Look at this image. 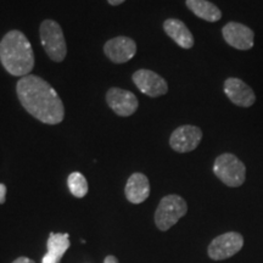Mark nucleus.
I'll return each mask as SVG.
<instances>
[{
    "label": "nucleus",
    "mask_w": 263,
    "mask_h": 263,
    "mask_svg": "<svg viewBox=\"0 0 263 263\" xmlns=\"http://www.w3.org/2000/svg\"><path fill=\"white\" fill-rule=\"evenodd\" d=\"M20 103L28 114L45 124H59L65 117V107L57 90L38 76L22 77L16 85Z\"/></svg>",
    "instance_id": "1"
},
{
    "label": "nucleus",
    "mask_w": 263,
    "mask_h": 263,
    "mask_svg": "<svg viewBox=\"0 0 263 263\" xmlns=\"http://www.w3.org/2000/svg\"><path fill=\"white\" fill-rule=\"evenodd\" d=\"M0 61L12 76H28L34 67V54L27 37L21 31H10L0 42Z\"/></svg>",
    "instance_id": "2"
},
{
    "label": "nucleus",
    "mask_w": 263,
    "mask_h": 263,
    "mask_svg": "<svg viewBox=\"0 0 263 263\" xmlns=\"http://www.w3.org/2000/svg\"><path fill=\"white\" fill-rule=\"evenodd\" d=\"M213 173L223 184L230 188L241 186L246 179L244 162L230 153H224L217 157L213 163Z\"/></svg>",
    "instance_id": "3"
},
{
    "label": "nucleus",
    "mask_w": 263,
    "mask_h": 263,
    "mask_svg": "<svg viewBox=\"0 0 263 263\" xmlns=\"http://www.w3.org/2000/svg\"><path fill=\"white\" fill-rule=\"evenodd\" d=\"M39 34L42 45L48 57L55 62L64 61L67 54V47L61 26L57 21L45 20L39 28Z\"/></svg>",
    "instance_id": "4"
},
{
    "label": "nucleus",
    "mask_w": 263,
    "mask_h": 263,
    "mask_svg": "<svg viewBox=\"0 0 263 263\" xmlns=\"http://www.w3.org/2000/svg\"><path fill=\"white\" fill-rule=\"evenodd\" d=\"M188 212V205L182 196L171 194L161 199L155 212L156 227L162 232H166L170 228L178 223L182 217Z\"/></svg>",
    "instance_id": "5"
},
{
    "label": "nucleus",
    "mask_w": 263,
    "mask_h": 263,
    "mask_svg": "<svg viewBox=\"0 0 263 263\" xmlns=\"http://www.w3.org/2000/svg\"><path fill=\"white\" fill-rule=\"evenodd\" d=\"M244 246V238L240 233L228 232L218 235L209 245V256L213 261H223L238 254Z\"/></svg>",
    "instance_id": "6"
},
{
    "label": "nucleus",
    "mask_w": 263,
    "mask_h": 263,
    "mask_svg": "<svg viewBox=\"0 0 263 263\" xmlns=\"http://www.w3.org/2000/svg\"><path fill=\"white\" fill-rule=\"evenodd\" d=\"M202 140V130L192 124H184L171 134L170 145L176 153L185 154L195 150Z\"/></svg>",
    "instance_id": "7"
},
{
    "label": "nucleus",
    "mask_w": 263,
    "mask_h": 263,
    "mask_svg": "<svg viewBox=\"0 0 263 263\" xmlns=\"http://www.w3.org/2000/svg\"><path fill=\"white\" fill-rule=\"evenodd\" d=\"M222 35L226 43L238 50H250L254 48L255 32L246 25L239 22H228L222 28Z\"/></svg>",
    "instance_id": "8"
},
{
    "label": "nucleus",
    "mask_w": 263,
    "mask_h": 263,
    "mask_svg": "<svg viewBox=\"0 0 263 263\" xmlns=\"http://www.w3.org/2000/svg\"><path fill=\"white\" fill-rule=\"evenodd\" d=\"M133 82L141 93L151 98L162 97L168 91L166 80L150 70H138L133 74Z\"/></svg>",
    "instance_id": "9"
},
{
    "label": "nucleus",
    "mask_w": 263,
    "mask_h": 263,
    "mask_svg": "<svg viewBox=\"0 0 263 263\" xmlns=\"http://www.w3.org/2000/svg\"><path fill=\"white\" fill-rule=\"evenodd\" d=\"M227 98L239 107H251L256 103V94L248 83L240 78L229 77L223 83Z\"/></svg>",
    "instance_id": "10"
},
{
    "label": "nucleus",
    "mask_w": 263,
    "mask_h": 263,
    "mask_svg": "<svg viewBox=\"0 0 263 263\" xmlns=\"http://www.w3.org/2000/svg\"><path fill=\"white\" fill-rule=\"evenodd\" d=\"M106 101L111 110L118 116H132L138 110V99L129 90L111 88L106 93Z\"/></svg>",
    "instance_id": "11"
},
{
    "label": "nucleus",
    "mask_w": 263,
    "mask_h": 263,
    "mask_svg": "<svg viewBox=\"0 0 263 263\" xmlns=\"http://www.w3.org/2000/svg\"><path fill=\"white\" fill-rule=\"evenodd\" d=\"M104 52L114 64H124L134 58L137 44L132 38L121 35L107 41L104 45Z\"/></svg>",
    "instance_id": "12"
},
{
    "label": "nucleus",
    "mask_w": 263,
    "mask_h": 263,
    "mask_svg": "<svg viewBox=\"0 0 263 263\" xmlns=\"http://www.w3.org/2000/svg\"><path fill=\"white\" fill-rule=\"evenodd\" d=\"M127 200L132 203L144 202L150 195V183L145 174L133 173L128 179L124 188Z\"/></svg>",
    "instance_id": "13"
},
{
    "label": "nucleus",
    "mask_w": 263,
    "mask_h": 263,
    "mask_svg": "<svg viewBox=\"0 0 263 263\" xmlns=\"http://www.w3.org/2000/svg\"><path fill=\"white\" fill-rule=\"evenodd\" d=\"M163 31L166 34L183 49H192L194 47V37L186 25L178 18H167L163 22Z\"/></svg>",
    "instance_id": "14"
},
{
    "label": "nucleus",
    "mask_w": 263,
    "mask_h": 263,
    "mask_svg": "<svg viewBox=\"0 0 263 263\" xmlns=\"http://www.w3.org/2000/svg\"><path fill=\"white\" fill-rule=\"evenodd\" d=\"M70 235L67 233H51L48 239V254L42 259V263H60V259L70 248Z\"/></svg>",
    "instance_id": "15"
},
{
    "label": "nucleus",
    "mask_w": 263,
    "mask_h": 263,
    "mask_svg": "<svg viewBox=\"0 0 263 263\" xmlns=\"http://www.w3.org/2000/svg\"><path fill=\"white\" fill-rule=\"evenodd\" d=\"M185 5L199 18L207 22H217L222 18V11L209 0H186Z\"/></svg>",
    "instance_id": "16"
},
{
    "label": "nucleus",
    "mask_w": 263,
    "mask_h": 263,
    "mask_svg": "<svg viewBox=\"0 0 263 263\" xmlns=\"http://www.w3.org/2000/svg\"><path fill=\"white\" fill-rule=\"evenodd\" d=\"M67 185L71 194L76 197H84L88 193V182L80 172H72L67 178Z\"/></svg>",
    "instance_id": "17"
},
{
    "label": "nucleus",
    "mask_w": 263,
    "mask_h": 263,
    "mask_svg": "<svg viewBox=\"0 0 263 263\" xmlns=\"http://www.w3.org/2000/svg\"><path fill=\"white\" fill-rule=\"evenodd\" d=\"M6 199V186L4 184H0V203H4Z\"/></svg>",
    "instance_id": "18"
},
{
    "label": "nucleus",
    "mask_w": 263,
    "mask_h": 263,
    "mask_svg": "<svg viewBox=\"0 0 263 263\" xmlns=\"http://www.w3.org/2000/svg\"><path fill=\"white\" fill-rule=\"evenodd\" d=\"M12 263H35L33 259L27 258V257H18L17 259H15Z\"/></svg>",
    "instance_id": "19"
},
{
    "label": "nucleus",
    "mask_w": 263,
    "mask_h": 263,
    "mask_svg": "<svg viewBox=\"0 0 263 263\" xmlns=\"http://www.w3.org/2000/svg\"><path fill=\"white\" fill-rule=\"evenodd\" d=\"M107 2H108V4H110V5L118 6V5L123 4V3L126 2V0H107Z\"/></svg>",
    "instance_id": "20"
},
{
    "label": "nucleus",
    "mask_w": 263,
    "mask_h": 263,
    "mask_svg": "<svg viewBox=\"0 0 263 263\" xmlns=\"http://www.w3.org/2000/svg\"><path fill=\"white\" fill-rule=\"evenodd\" d=\"M104 263H118V261L115 256H107V257L105 258Z\"/></svg>",
    "instance_id": "21"
}]
</instances>
